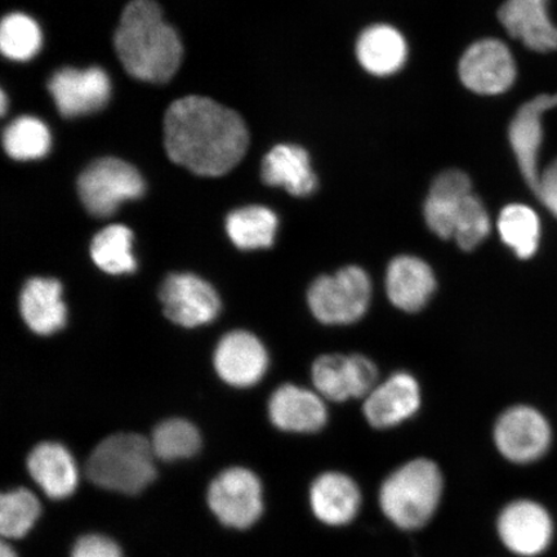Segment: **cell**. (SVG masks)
Listing matches in <instances>:
<instances>
[{
    "instance_id": "6da1fadb",
    "label": "cell",
    "mask_w": 557,
    "mask_h": 557,
    "mask_svg": "<svg viewBox=\"0 0 557 557\" xmlns=\"http://www.w3.org/2000/svg\"><path fill=\"white\" fill-rule=\"evenodd\" d=\"M248 143L242 116L208 97H183L166 110V154L198 176H224L246 156Z\"/></svg>"
},
{
    "instance_id": "7a4b0ae2",
    "label": "cell",
    "mask_w": 557,
    "mask_h": 557,
    "mask_svg": "<svg viewBox=\"0 0 557 557\" xmlns=\"http://www.w3.org/2000/svg\"><path fill=\"white\" fill-rule=\"evenodd\" d=\"M114 46L127 73L144 82H169L183 60L178 34L154 0H132L125 7Z\"/></svg>"
},
{
    "instance_id": "3957f363",
    "label": "cell",
    "mask_w": 557,
    "mask_h": 557,
    "mask_svg": "<svg viewBox=\"0 0 557 557\" xmlns=\"http://www.w3.org/2000/svg\"><path fill=\"white\" fill-rule=\"evenodd\" d=\"M444 478L438 466L417 458L400 466L382 483L379 500L386 519L401 531L426 527L441 506Z\"/></svg>"
},
{
    "instance_id": "277c9868",
    "label": "cell",
    "mask_w": 557,
    "mask_h": 557,
    "mask_svg": "<svg viewBox=\"0 0 557 557\" xmlns=\"http://www.w3.org/2000/svg\"><path fill=\"white\" fill-rule=\"evenodd\" d=\"M154 458L148 438L116 434L97 445L87 462V476L103 490L134 496L154 482Z\"/></svg>"
},
{
    "instance_id": "5b68a950",
    "label": "cell",
    "mask_w": 557,
    "mask_h": 557,
    "mask_svg": "<svg viewBox=\"0 0 557 557\" xmlns=\"http://www.w3.org/2000/svg\"><path fill=\"white\" fill-rule=\"evenodd\" d=\"M371 298V278L358 267H347L333 275L319 276L308 292L313 317L326 325L358 322L368 311Z\"/></svg>"
},
{
    "instance_id": "8992f818",
    "label": "cell",
    "mask_w": 557,
    "mask_h": 557,
    "mask_svg": "<svg viewBox=\"0 0 557 557\" xmlns=\"http://www.w3.org/2000/svg\"><path fill=\"white\" fill-rule=\"evenodd\" d=\"M82 203L96 218H109L123 201L143 197L145 183L141 174L124 160H96L78 180Z\"/></svg>"
},
{
    "instance_id": "52a82bcc",
    "label": "cell",
    "mask_w": 557,
    "mask_h": 557,
    "mask_svg": "<svg viewBox=\"0 0 557 557\" xmlns=\"http://www.w3.org/2000/svg\"><path fill=\"white\" fill-rule=\"evenodd\" d=\"M262 485L252 471L233 468L221 472L209 486L208 504L222 524L248 529L263 512Z\"/></svg>"
},
{
    "instance_id": "ba28073f",
    "label": "cell",
    "mask_w": 557,
    "mask_h": 557,
    "mask_svg": "<svg viewBox=\"0 0 557 557\" xmlns=\"http://www.w3.org/2000/svg\"><path fill=\"white\" fill-rule=\"evenodd\" d=\"M497 449L508 461L527 465L539 461L553 443V430L537 409L518 406L507 409L494 429Z\"/></svg>"
},
{
    "instance_id": "9c48e42d",
    "label": "cell",
    "mask_w": 557,
    "mask_h": 557,
    "mask_svg": "<svg viewBox=\"0 0 557 557\" xmlns=\"http://www.w3.org/2000/svg\"><path fill=\"white\" fill-rule=\"evenodd\" d=\"M379 371L363 355H323L312 366V382L325 400L346 401L367 398L377 385Z\"/></svg>"
},
{
    "instance_id": "30bf717a",
    "label": "cell",
    "mask_w": 557,
    "mask_h": 557,
    "mask_svg": "<svg viewBox=\"0 0 557 557\" xmlns=\"http://www.w3.org/2000/svg\"><path fill=\"white\" fill-rule=\"evenodd\" d=\"M497 533L508 552L537 557L552 545L554 521L546 508L535 500L518 499L499 512Z\"/></svg>"
},
{
    "instance_id": "8fae6325",
    "label": "cell",
    "mask_w": 557,
    "mask_h": 557,
    "mask_svg": "<svg viewBox=\"0 0 557 557\" xmlns=\"http://www.w3.org/2000/svg\"><path fill=\"white\" fill-rule=\"evenodd\" d=\"M165 317L186 329L206 325L219 317L221 301L211 284L194 274H172L160 287Z\"/></svg>"
},
{
    "instance_id": "7c38bea8",
    "label": "cell",
    "mask_w": 557,
    "mask_h": 557,
    "mask_svg": "<svg viewBox=\"0 0 557 557\" xmlns=\"http://www.w3.org/2000/svg\"><path fill=\"white\" fill-rule=\"evenodd\" d=\"M459 76L472 92L499 95L513 85L517 65L503 41L484 39L466 51L459 62Z\"/></svg>"
},
{
    "instance_id": "4fadbf2b",
    "label": "cell",
    "mask_w": 557,
    "mask_h": 557,
    "mask_svg": "<svg viewBox=\"0 0 557 557\" xmlns=\"http://www.w3.org/2000/svg\"><path fill=\"white\" fill-rule=\"evenodd\" d=\"M48 89L60 114L66 117L95 113L108 103L111 94L109 76L100 67L61 69L48 82Z\"/></svg>"
},
{
    "instance_id": "5bb4252c",
    "label": "cell",
    "mask_w": 557,
    "mask_h": 557,
    "mask_svg": "<svg viewBox=\"0 0 557 557\" xmlns=\"http://www.w3.org/2000/svg\"><path fill=\"white\" fill-rule=\"evenodd\" d=\"M213 361L220 377L235 387L256 385L269 368L267 348L246 331L226 334L215 348Z\"/></svg>"
},
{
    "instance_id": "9a60e30c",
    "label": "cell",
    "mask_w": 557,
    "mask_h": 557,
    "mask_svg": "<svg viewBox=\"0 0 557 557\" xmlns=\"http://www.w3.org/2000/svg\"><path fill=\"white\" fill-rule=\"evenodd\" d=\"M420 406V385L413 375L399 372L375 386L367 396L364 416L375 429H392L412 418Z\"/></svg>"
},
{
    "instance_id": "2e32d148",
    "label": "cell",
    "mask_w": 557,
    "mask_h": 557,
    "mask_svg": "<svg viewBox=\"0 0 557 557\" xmlns=\"http://www.w3.org/2000/svg\"><path fill=\"white\" fill-rule=\"evenodd\" d=\"M325 399L296 385L278 387L269 403L270 420L287 433L310 434L322 430L329 421Z\"/></svg>"
},
{
    "instance_id": "e0dca14e",
    "label": "cell",
    "mask_w": 557,
    "mask_h": 557,
    "mask_svg": "<svg viewBox=\"0 0 557 557\" xmlns=\"http://www.w3.org/2000/svg\"><path fill=\"white\" fill-rule=\"evenodd\" d=\"M498 17L511 37L529 50L557 51V26L549 16V0H506Z\"/></svg>"
},
{
    "instance_id": "ac0fdd59",
    "label": "cell",
    "mask_w": 557,
    "mask_h": 557,
    "mask_svg": "<svg viewBox=\"0 0 557 557\" xmlns=\"http://www.w3.org/2000/svg\"><path fill=\"white\" fill-rule=\"evenodd\" d=\"M310 507L322 524L345 527L358 517L361 492L346 473L329 471L319 475L311 485Z\"/></svg>"
},
{
    "instance_id": "d6986e66",
    "label": "cell",
    "mask_w": 557,
    "mask_h": 557,
    "mask_svg": "<svg viewBox=\"0 0 557 557\" xmlns=\"http://www.w3.org/2000/svg\"><path fill=\"white\" fill-rule=\"evenodd\" d=\"M436 289V277L426 262L414 256H399L386 271V292L389 301L403 311H420Z\"/></svg>"
},
{
    "instance_id": "ffe728a7",
    "label": "cell",
    "mask_w": 557,
    "mask_h": 557,
    "mask_svg": "<svg viewBox=\"0 0 557 557\" xmlns=\"http://www.w3.org/2000/svg\"><path fill=\"white\" fill-rule=\"evenodd\" d=\"M20 310L27 326L40 336L61 331L67 319L61 283L52 277L30 278L21 292Z\"/></svg>"
},
{
    "instance_id": "44dd1931",
    "label": "cell",
    "mask_w": 557,
    "mask_h": 557,
    "mask_svg": "<svg viewBox=\"0 0 557 557\" xmlns=\"http://www.w3.org/2000/svg\"><path fill=\"white\" fill-rule=\"evenodd\" d=\"M27 469L34 482L52 499H64L75 492L79 471L75 459L64 445L41 443L27 458Z\"/></svg>"
},
{
    "instance_id": "7402d4cb",
    "label": "cell",
    "mask_w": 557,
    "mask_h": 557,
    "mask_svg": "<svg viewBox=\"0 0 557 557\" xmlns=\"http://www.w3.org/2000/svg\"><path fill=\"white\" fill-rule=\"evenodd\" d=\"M470 194L471 181L461 171L444 172L434 181L424 203V220L438 238L450 239L455 236L459 208Z\"/></svg>"
},
{
    "instance_id": "603a6c76",
    "label": "cell",
    "mask_w": 557,
    "mask_h": 557,
    "mask_svg": "<svg viewBox=\"0 0 557 557\" xmlns=\"http://www.w3.org/2000/svg\"><path fill=\"white\" fill-rule=\"evenodd\" d=\"M262 180L295 197H308L318 186L308 152L295 145H278L269 152L262 163Z\"/></svg>"
},
{
    "instance_id": "cb8c5ba5",
    "label": "cell",
    "mask_w": 557,
    "mask_h": 557,
    "mask_svg": "<svg viewBox=\"0 0 557 557\" xmlns=\"http://www.w3.org/2000/svg\"><path fill=\"white\" fill-rule=\"evenodd\" d=\"M545 113L534 100L522 104L508 129V137L518 159L519 169L527 184L534 191L540 170L539 158L542 145V115Z\"/></svg>"
},
{
    "instance_id": "d4e9b609",
    "label": "cell",
    "mask_w": 557,
    "mask_h": 557,
    "mask_svg": "<svg viewBox=\"0 0 557 557\" xmlns=\"http://www.w3.org/2000/svg\"><path fill=\"white\" fill-rule=\"evenodd\" d=\"M403 35L387 25L369 27L360 35L357 54L368 73L386 76L399 72L407 59Z\"/></svg>"
},
{
    "instance_id": "484cf974",
    "label": "cell",
    "mask_w": 557,
    "mask_h": 557,
    "mask_svg": "<svg viewBox=\"0 0 557 557\" xmlns=\"http://www.w3.org/2000/svg\"><path fill=\"white\" fill-rule=\"evenodd\" d=\"M226 232L236 247L244 250L270 248L277 232V218L271 209L250 206L236 209L226 219Z\"/></svg>"
},
{
    "instance_id": "4316f807",
    "label": "cell",
    "mask_w": 557,
    "mask_h": 557,
    "mask_svg": "<svg viewBox=\"0 0 557 557\" xmlns=\"http://www.w3.org/2000/svg\"><path fill=\"white\" fill-rule=\"evenodd\" d=\"M134 233L127 226L111 225L101 230L90 244V256L104 273L123 275L137 269Z\"/></svg>"
},
{
    "instance_id": "83f0119b",
    "label": "cell",
    "mask_w": 557,
    "mask_h": 557,
    "mask_svg": "<svg viewBox=\"0 0 557 557\" xmlns=\"http://www.w3.org/2000/svg\"><path fill=\"white\" fill-rule=\"evenodd\" d=\"M500 239L515 256L529 260L539 252L541 242V222L531 207L511 205L504 208L498 219Z\"/></svg>"
},
{
    "instance_id": "f1b7e54d",
    "label": "cell",
    "mask_w": 557,
    "mask_h": 557,
    "mask_svg": "<svg viewBox=\"0 0 557 557\" xmlns=\"http://www.w3.org/2000/svg\"><path fill=\"white\" fill-rule=\"evenodd\" d=\"M3 146L12 159H40L51 149V134L37 117L21 116L4 129Z\"/></svg>"
},
{
    "instance_id": "f546056e",
    "label": "cell",
    "mask_w": 557,
    "mask_h": 557,
    "mask_svg": "<svg viewBox=\"0 0 557 557\" xmlns=\"http://www.w3.org/2000/svg\"><path fill=\"white\" fill-rule=\"evenodd\" d=\"M150 443L156 457L171 462L197 455L201 447V437L193 423L173 418L157 426Z\"/></svg>"
},
{
    "instance_id": "4dcf8cb0",
    "label": "cell",
    "mask_w": 557,
    "mask_h": 557,
    "mask_svg": "<svg viewBox=\"0 0 557 557\" xmlns=\"http://www.w3.org/2000/svg\"><path fill=\"white\" fill-rule=\"evenodd\" d=\"M37 497L25 487L7 492L0 497V533L4 539H23L40 517Z\"/></svg>"
},
{
    "instance_id": "1f68e13d",
    "label": "cell",
    "mask_w": 557,
    "mask_h": 557,
    "mask_svg": "<svg viewBox=\"0 0 557 557\" xmlns=\"http://www.w3.org/2000/svg\"><path fill=\"white\" fill-rule=\"evenodd\" d=\"M41 32L35 21L24 13H11L0 26V48L5 58L27 61L40 51Z\"/></svg>"
},
{
    "instance_id": "d6a6232c",
    "label": "cell",
    "mask_w": 557,
    "mask_h": 557,
    "mask_svg": "<svg viewBox=\"0 0 557 557\" xmlns=\"http://www.w3.org/2000/svg\"><path fill=\"white\" fill-rule=\"evenodd\" d=\"M491 219L482 200L470 194L457 215L455 238L463 250L475 249L491 233Z\"/></svg>"
},
{
    "instance_id": "836d02e7",
    "label": "cell",
    "mask_w": 557,
    "mask_h": 557,
    "mask_svg": "<svg viewBox=\"0 0 557 557\" xmlns=\"http://www.w3.org/2000/svg\"><path fill=\"white\" fill-rule=\"evenodd\" d=\"M72 557H123V555L113 540L100 534H89L75 543Z\"/></svg>"
},
{
    "instance_id": "e575fe53",
    "label": "cell",
    "mask_w": 557,
    "mask_h": 557,
    "mask_svg": "<svg viewBox=\"0 0 557 557\" xmlns=\"http://www.w3.org/2000/svg\"><path fill=\"white\" fill-rule=\"evenodd\" d=\"M534 194L557 219V159L540 173Z\"/></svg>"
},
{
    "instance_id": "d590c367",
    "label": "cell",
    "mask_w": 557,
    "mask_h": 557,
    "mask_svg": "<svg viewBox=\"0 0 557 557\" xmlns=\"http://www.w3.org/2000/svg\"><path fill=\"white\" fill-rule=\"evenodd\" d=\"M0 557H17V555L11 546L3 542L2 546H0Z\"/></svg>"
},
{
    "instance_id": "8d00e7d4",
    "label": "cell",
    "mask_w": 557,
    "mask_h": 557,
    "mask_svg": "<svg viewBox=\"0 0 557 557\" xmlns=\"http://www.w3.org/2000/svg\"><path fill=\"white\" fill-rule=\"evenodd\" d=\"M0 97H2V103H0V110H2V115L5 114V108H7V100H5V94L0 92Z\"/></svg>"
}]
</instances>
